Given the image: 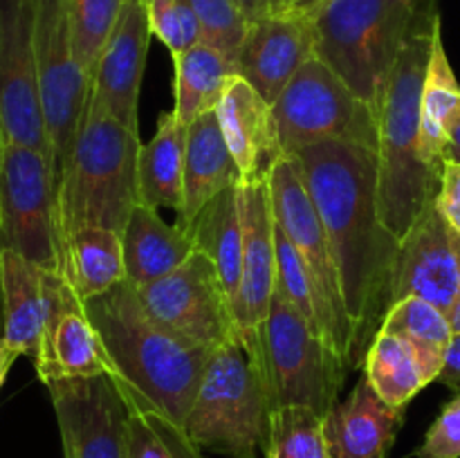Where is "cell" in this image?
Returning a JSON list of instances; mask_svg holds the SVG:
<instances>
[{"instance_id": "1", "label": "cell", "mask_w": 460, "mask_h": 458, "mask_svg": "<svg viewBox=\"0 0 460 458\" xmlns=\"http://www.w3.org/2000/svg\"><path fill=\"white\" fill-rule=\"evenodd\" d=\"M305 189L326 229L355 323V353L364 359L391 305L400 241L380 216L377 153L346 142H323L295 153Z\"/></svg>"}, {"instance_id": "2", "label": "cell", "mask_w": 460, "mask_h": 458, "mask_svg": "<svg viewBox=\"0 0 460 458\" xmlns=\"http://www.w3.org/2000/svg\"><path fill=\"white\" fill-rule=\"evenodd\" d=\"M84 304L126 404L184 429L211 350L155 321L128 281Z\"/></svg>"}, {"instance_id": "3", "label": "cell", "mask_w": 460, "mask_h": 458, "mask_svg": "<svg viewBox=\"0 0 460 458\" xmlns=\"http://www.w3.org/2000/svg\"><path fill=\"white\" fill-rule=\"evenodd\" d=\"M438 31V0H416L377 112V200L382 220L398 241L438 193V182L420 160L422 85Z\"/></svg>"}, {"instance_id": "4", "label": "cell", "mask_w": 460, "mask_h": 458, "mask_svg": "<svg viewBox=\"0 0 460 458\" xmlns=\"http://www.w3.org/2000/svg\"><path fill=\"white\" fill-rule=\"evenodd\" d=\"M139 133L121 126L88 97L70 157L58 180L63 241L84 227L124 232L137 198Z\"/></svg>"}, {"instance_id": "5", "label": "cell", "mask_w": 460, "mask_h": 458, "mask_svg": "<svg viewBox=\"0 0 460 458\" xmlns=\"http://www.w3.org/2000/svg\"><path fill=\"white\" fill-rule=\"evenodd\" d=\"M270 398L256 350L241 332L211 350L184 422L193 445L229 458H265Z\"/></svg>"}, {"instance_id": "6", "label": "cell", "mask_w": 460, "mask_h": 458, "mask_svg": "<svg viewBox=\"0 0 460 458\" xmlns=\"http://www.w3.org/2000/svg\"><path fill=\"white\" fill-rule=\"evenodd\" d=\"M416 0H328L313 16L317 57L376 112Z\"/></svg>"}, {"instance_id": "7", "label": "cell", "mask_w": 460, "mask_h": 458, "mask_svg": "<svg viewBox=\"0 0 460 458\" xmlns=\"http://www.w3.org/2000/svg\"><path fill=\"white\" fill-rule=\"evenodd\" d=\"M243 337L256 350L270 407L304 404L328 416L340 402L349 366L281 292L274 290L263 323Z\"/></svg>"}, {"instance_id": "8", "label": "cell", "mask_w": 460, "mask_h": 458, "mask_svg": "<svg viewBox=\"0 0 460 458\" xmlns=\"http://www.w3.org/2000/svg\"><path fill=\"white\" fill-rule=\"evenodd\" d=\"M272 117L283 155L323 142L358 144L377 153V112L319 57L292 76Z\"/></svg>"}, {"instance_id": "9", "label": "cell", "mask_w": 460, "mask_h": 458, "mask_svg": "<svg viewBox=\"0 0 460 458\" xmlns=\"http://www.w3.org/2000/svg\"><path fill=\"white\" fill-rule=\"evenodd\" d=\"M270 198H272L274 220L288 241L295 245L314 283L319 310H322L323 337L331 348L344 359L346 366H355L358 364L355 323L346 308L340 269L295 155H283L274 164L270 173Z\"/></svg>"}, {"instance_id": "10", "label": "cell", "mask_w": 460, "mask_h": 458, "mask_svg": "<svg viewBox=\"0 0 460 458\" xmlns=\"http://www.w3.org/2000/svg\"><path fill=\"white\" fill-rule=\"evenodd\" d=\"M0 250H13L61 274L63 233L52 164L45 153L4 142L0 178Z\"/></svg>"}, {"instance_id": "11", "label": "cell", "mask_w": 460, "mask_h": 458, "mask_svg": "<svg viewBox=\"0 0 460 458\" xmlns=\"http://www.w3.org/2000/svg\"><path fill=\"white\" fill-rule=\"evenodd\" d=\"M66 3L67 0H34L36 66L57 193L90 92V76L81 70L72 52Z\"/></svg>"}, {"instance_id": "12", "label": "cell", "mask_w": 460, "mask_h": 458, "mask_svg": "<svg viewBox=\"0 0 460 458\" xmlns=\"http://www.w3.org/2000/svg\"><path fill=\"white\" fill-rule=\"evenodd\" d=\"M137 292L155 321L191 344L214 350L238 332L232 299L202 251L196 250L175 272Z\"/></svg>"}, {"instance_id": "13", "label": "cell", "mask_w": 460, "mask_h": 458, "mask_svg": "<svg viewBox=\"0 0 460 458\" xmlns=\"http://www.w3.org/2000/svg\"><path fill=\"white\" fill-rule=\"evenodd\" d=\"M0 133L4 142L45 153L52 164L34 49V0H0Z\"/></svg>"}, {"instance_id": "14", "label": "cell", "mask_w": 460, "mask_h": 458, "mask_svg": "<svg viewBox=\"0 0 460 458\" xmlns=\"http://www.w3.org/2000/svg\"><path fill=\"white\" fill-rule=\"evenodd\" d=\"M63 458H126L128 404L111 375L49 382Z\"/></svg>"}, {"instance_id": "15", "label": "cell", "mask_w": 460, "mask_h": 458, "mask_svg": "<svg viewBox=\"0 0 460 458\" xmlns=\"http://www.w3.org/2000/svg\"><path fill=\"white\" fill-rule=\"evenodd\" d=\"M45 310L43 332L39 350L31 359L36 375L43 384L75 377L108 375L97 330L85 313V304L58 272H45Z\"/></svg>"}, {"instance_id": "16", "label": "cell", "mask_w": 460, "mask_h": 458, "mask_svg": "<svg viewBox=\"0 0 460 458\" xmlns=\"http://www.w3.org/2000/svg\"><path fill=\"white\" fill-rule=\"evenodd\" d=\"M458 295L460 233L449 227L431 202L400 241L391 283V305L404 296H420L447 314Z\"/></svg>"}, {"instance_id": "17", "label": "cell", "mask_w": 460, "mask_h": 458, "mask_svg": "<svg viewBox=\"0 0 460 458\" xmlns=\"http://www.w3.org/2000/svg\"><path fill=\"white\" fill-rule=\"evenodd\" d=\"M243 223V265L238 292L232 301L241 335H252L268 317L277 290V223L270 180L238 184Z\"/></svg>"}, {"instance_id": "18", "label": "cell", "mask_w": 460, "mask_h": 458, "mask_svg": "<svg viewBox=\"0 0 460 458\" xmlns=\"http://www.w3.org/2000/svg\"><path fill=\"white\" fill-rule=\"evenodd\" d=\"M151 36L146 0H130L90 75L88 97L133 133H139V90Z\"/></svg>"}, {"instance_id": "19", "label": "cell", "mask_w": 460, "mask_h": 458, "mask_svg": "<svg viewBox=\"0 0 460 458\" xmlns=\"http://www.w3.org/2000/svg\"><path fill=\"white\" fill-rule=\"evenodd\" d=\"M313 57H317L313 18L272 13L250 22L238 49L236 72L274 106L292 76Z\"/></svg>"}, {"instance_id": "20", "label": "cell", "mask_w": 460, "mask_h": 458, "mask_svg": "<svg viewBox=\"0 0 460 458\" xmlns=\"http://www.w3.org/2000/svg\"><path fill=\"white\" fill-rule=\"evenodd\" d=\"M216 115L241 182L270 180L274 164L283 157L272 106L236 75L216 106Z\"/></svg>"}, {"instance_id": "21", "label": "cell", "mask_w": 460, "mask_h": 458, "mask_svg": "<svg viewBox=\"0 0 460 458\" xmlns=\"http://www.w3.org/2000/svg\"><path fill=\"white\" fill-rule=\"evenodd\" d=\"M404 413L407 409L386 404L362 377L323 420L331 458H386L402 429Z\"/></svg>"}, {"instance_id": "22", "label": "cell", "mask_w": 460, "mask_h": 458, "mask_svg": "<svg viewBox=\"0 0 460 458\" xmlns=\"http://www.w3.org/2000/svg\"><path fill=\"white\" fill-rule=\"evenodd\" d=\"M157 211L137 202L121 232L126 281L135 287L169 277L196 251L191 232L169 225Z\"/></svg>"}, {"instance_id": "23", "label": "cell", "mask_w": 460, "mask_h": 458, "mask_svg": "<svg viewBox=\"0 0 460 458\" xmlns=\"http://www.w3.org/2000/svg\"><path fill=\"white\" fill-rule=\"evenodd\" d=\"M241 184L234 157L220 130L216 110L198 117L187 130L184 153V205L178 214V225L189 232L202 207L225 189Z\"/></svg>"}, {"instance_id": "24", "label": "cell", "mask_w": 460, "mask_h": 458, "mask_svg": "<svg viewBox=\"0 0 460 458\" xmlns=\"http://www.w3.org/2000/svg\"><path fill=\"white\" fill-rule=\"evenodd\" d=\"M45 272L13 250H0L3 339L18 355L34 359L45 323Z\"/></svg>"}, {"instance_id": "25", "label": "cell", "mask_w": 460, "mask_h": 458, "mask_svg": "<svg viewBox=\"0 0 460 458\" xmlns=\"http://www.w3.org/2000/svg\"><path fill=\"white\" fill-rule=\"evenodd\" d=\"M443 357L418 348L409 339L377 330L364 353V377L386 404L407 409V404L438 380Z\"/></svg>"}, {"instance_id": "26", "label": "cell", "mask_w": 460, "mask_h": 458, "mask_svg": "<svg viewBox=\"0 0 460 458\" xmlns=\"http://www.w3.org/2000/svg\"><path fill=\"white\" fill-rule=\"evenodd\" d=\"M189 126L173 110L162 112L157 130L148 144H142L137 157L139 205L153 209L182 211L184 205V153Z\"/></svg>"}, {"instance_id": "27", "label": "cell", "mask_w": 460, "mask_h": 458, "mask_svg": "<svg viewBox=\"0 0 460 458\" xmlns=\"http://www.w3.org/2000/svg\"><path fill=\"white\" fill-rule=\"evenodd\" d=\"M460 108V84L445 49L443 31H438L427 66L420 99V160L440 184L447 157L449 124Z\"/></svg>"}, {"instance_id": "28", "label": "cell", "mask_w": 460, "mask_h": 458, "mask_svg": "<svg viewBox=\"0 0 460 458\" xmlns=\"http://www.w3.org/2000/svg\"><path fill=\"white\" fill-rule=\"evenodd\" d=\"M61 277L84 301L126 281L121 233L84 227L63 241Z\"/></svg>"}, {"instance_id": "29", "label": "cell", "mask_w": 460, "mask_h": 458, "mask_svg": "<svg viewBox=\"0 0 460 458\" xmlns=\"http://www.w3.org/2000/svg\"><path fill=\"white\" fill-rule=\"evenodd\" d=\"M193 245L218 269V277L234 301L241 283L243 265V223L238 184L211 198L189 225Z\"/></svg>"}, {"instance_id": "30", "label": "cell", "mask_w": 460, "mask_h": 458, "mask_svg": "<svg viewBox=\"0 0 460 458\" xmlns=\"http://www.w3.org/2000/svg\"><path fill=\"white\" fill-rule=\"evenodd\" d=\"M175 66V106L173 112L193 124L205 112L216 110L229 81L238 75L236 63L207 43H198L187 52L173 57Z\"/></svg>"}, {"instance_id": "31", "label": "cell", "mask_w": 460, "mask_h": 458, "mask_svg": "<svg viewBox=\"0 0 460 458\" xmlns=\"http://www.w3.org/2000/svg\"><path fill=\"white\" fill-rule=\"evenodd\" d=\"M323 420L326 416L304 404L272 409L265 458H331Z\"/></svg>"}, {"instance_id": "32", "label": "cell", "mask_w": 460, "mask_h": 458, "mask_svg": "<svg viewBox=\"0 0 460 458\" xmlns=\"http://www.w3.org/2000/svg\"><path fill=\"white\" fill-rule=\"evenodd\" d=\"M130 0H67L72 52L85 75H93L103 45L111 39Z\"/></svg>"}, {"instance_id": "33", "label": "cell", "mask_w": 460, "mask_h": 458, "mask_svg": "<svg viewBox=\"0 0 460 458\" xmlns=\"http://www.w3.org/2000/svg\"><path fill=\"white\" fill-rule=\"evenodd\" d=\"M380 330L391 332L409 339L418 348L427 350L431 355H438L445 359L447 346L452 341L454 332L447 321V314L438 305L420 299V296H404L395 301L386 310L385 319L380 323Z\"/></svg>"}, {"instance_id": "34", "label": "cell", "mask_w": 460, "mask_h": 458, "mask_svg": "<svg viewBox=\"0 0 460 458\" xmlns=\"http://www.w3.org/2000/svg\"><path fill=\"white\" fill-rule=\"evenodd\" d=\"M277 223V220H274ZM277 290L290 301L292 308L299 314H304L305 321L323 337V326H322V310H319V299L317 290H314V283L310 278L308 269H305L304 260L296 254L295 245L288 241L286 233L281 232V227L277 225ZM326 339V337H323Z\"/></svg>"}, {"instance_id": "35", "label": "cell", "mask_w": 460, "mask_h": 458, "mask_svg": "<svg viewBox=\"0 0 460 458\" xmlns=\"http://www.w3.org/2000/svg\"><path fill=\"white\" fill-rule=\"evenodd\" d=\"M202 30V43L223 52L236 63L238 49L245 40L250 21L236 0H191Z\"/></svg>"}, {"instance_id": "36", "label": "cell", "mask_w": 460, "mask_h": 458, "mask_svg": "<svg viewBox=\"0 0 460 458\" xmlns=\"http://www.w3.org/2000/svg\"><path fill=\"white\" fill-rule=\"evenodd\" d=\"M146 9L153 36L164 43L171 57L187 52L202 40L191 0H146Z\"/></svg>"}, {"instance_id": "37", "label": "cell", "mask_w": 460, "mask_h": 458, "mask_svg": "<svg viewBox=\"0 0 460 458\" xmlns=\"http://www.w3.org/2000/svg\"><path fill=\"white\" fill-rule=\"evenodd\" d=\"M126 458H175L173 447L162 431L155 413H144L128 407Z\"/></svg>"}, {"instance_id": "38", "label": "cell", "mask_w": 460, "mask_h": 458, "mask_svg": "<svg viewBox=\"0 0 460 458\" xmlns=\"http://www.w3.org/2000/svg\"><path fill=\"white\" fill-rule=\"evenodd\" d=\"M416 458H460V391L431 422Z\"/></svg>"}, {"instance_id": "39", "label": "cell", "mask_w": 460, "mask_h": 458, "mask_svg": "<svg viewBox=\"0 0 460 458\" xmlns=\"http://www.w3.org/2000/svg\"><path fill=\"white\" fill-rule=\"evenodd\" d=\"M434 205L449 227L460 233V162L445 160Z\"/></svg>"}, {"instance_id": "40", "label": "cell", "mask_w": 460, "mask_h": 458, "mask_svg": "<svg viewBox=\"0 0 460 458\" xmlns=\"http://www.w3.org/2000/svg\"><path fill=\"white\" fill-rule=\"evenodd\" d=\"M438 382L449 386V389L460 391V335H454L452 341H449Z\"/></svg>"}, {"instance_id": "41", "label": "cell", "mask_w": 460, "mask_h": 458, "mask_svg": "<svg viewBox=\"0 0 460 458\" xmlns=\"http://www.w3.org/2000/svg\"><path fill=\"white\" fill-rule=\"evenodd\" d=\"M238 7L243 9V13L247 16V21H259V18L272 16L277 13L279 3L281 0H236Z\"/></svg>"}, {"instance_id": "42", "label": "cell", "mask_w": 460, "mask_h": 458, "mask_svg": "<svg viewBox=\"0 0 460 458\" xmlns=\"http://www.w3.org/2000/svg\"><path fill=\"white\" fill-rule=\"evenodd\" d=\"M328 0H281L277 13H295V16L313 18Z\"/></svg>"}, {"instance_id": "43", "label": "cell", "mask_w": 460, "mask_h": 458, "mask_svg": "<svg viewBox=\"0 0 460 458\" xmlns=\"http://www.w3.org/2000/svg\"><path fill=\"white\" fill-rule=\"evenodd\" d=\"M445 160H456L460 162V108L456 112V117L449 124V133H447V157Z\"/></svg>"}, {"instance_id": "44", "label": "cell", "mask_w": 460, "mask_h": 458, "mask_svg": "<svg viewBox=\"0 0 460 458\" xmlns=\"http://www.w3.org/2000/svg\"><path fill=\"white\" fill-rule=\"evenodd\" d=\"M16 357H21V355H18L16 350L9 348L7 341L3 339V332H0V389H3L9 368H12V364L16 362Z\"/></svg>"}, {"instance_id": "45", "label": "cell", "mask_w": 460, "mask_h": 458, "mask_svg": "<svg viewBox=\"0 0 460 458\" xmlns=\"http://www.w3.org/2000/svg\"><path fill=\"white\" fill-rule=\"evenodd\" d=\"M447 321H449V326H452L454 335H460V295L452 304V308L447 310Z\"/></svg>"}, {"instance_id": "46", "label": "cell", "mask_w": 460, "mask_h": 458, "mask_svg": "<svg viewBox=\"0 0 460 458\" xmlns=\"http://www.w3.org/2000/svg\"><path fill=\"white\" fill-rule=\"evenodd\" d=\"M3 148H4V137L0 133V178H3Z\"/></svg>"}, {"instance_id": "47", "label": "cell", "mask_w": 460, "mask_h": 458, "mask_svg": "<svg viewBox=\"0 0 460 458\" xmlns=\"http://www.w3.org/2000/svg\"><path fill=\"white\" fill-rule=\"evenodd\" d=\"M0 332H3V296H0Z\"/></svg>"}]
</instances>
